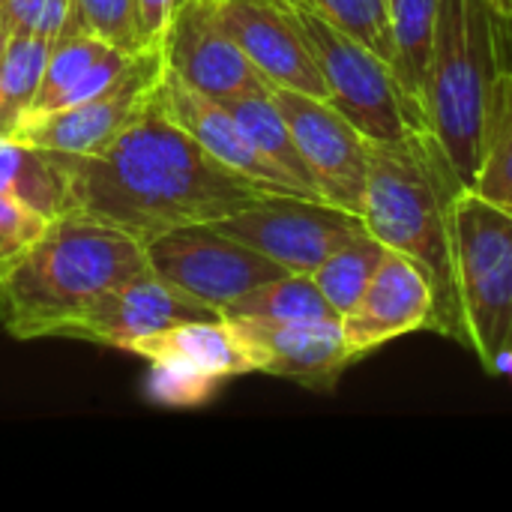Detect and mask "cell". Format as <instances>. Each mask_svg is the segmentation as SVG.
I'll return each instance as SVG.
<instances>
[{"label":"cell","instance_id":"6da1fadb","mask_svg":"<svg viewBox=\"0 0 512 512\" xmlns=\"http://www.w3.org/2000/svg\"><path fill=\"white\" fill-rule=\"evenodd\" d=\"M51 156L66 183L63 213L108 222L141 243L180 225L225 219L270 195L210 156L174 120L159 84L105 147Z\"/></svg>","mask_w":512,"mask_h":512},{"label":"cell","instance_id":"7a4b0ae2","mask_svg":"<svg viewBox=\"0 0 512 512\" xmlns=\"http://www.w3.org/2000/svg\"><path fill=\"white\" fill-rule=\"evenodd\" d=\"M465 186L441 141L429 129H411L402 141L375 144L369 162L366 228L393 252L417 261L435 288L432 333L465 342L456 294L453 204Z\"/></svg>","mask_w":512,"mask_h":512},{"label":"cell","instance_id":"3957f363","mask_svg":"<svg viewBox=\"0 0 512 512\" xmlns=\"http://www.w3.org/2000/svg\"><path fill=\"white\" fill-rule=\"evenodd\" d=\"M512 21L492 0H441L426 129L474 189L512 99Z\"/></svg>","mask_w":512,"mask_h":512},{"label":"cell","instance_id":"277c9868","mask_svg":"<svg viewBox=\"0 0 512 512\" xmlns=\"http://www.w3.org/2000/svg\"><path fill=\"white\" fill-rule=\"evenodd\" d=\"M132 234L78 213H60L0 276V324L15 339H60L102 294L144 273Z\"/></svg>","mask_w":512,"mask_h":512},{"label":"cell","instance_id":"5b68a950","mask_svg":"<svg viewBox=\"0 0 512 512\" xmlns=\"http://www.w3.org/2000/svg\"><path fill=\"white\" fill-rule=\"evenodd\" d=\"M453 258L462 345L489 375H504L512 366V210L462 189L453 204Z\"/></svg>","mask_w":512,"mask_h":512},{"label":"cell","instance_id":"8992f818","mask_svg":"<svg viewBox=\"0 0 512 512\" xmlns=\"http://www.w3.org/2000/svg\"><path fill=\"white\" fill-rule=\"evenodd\" d=\"M294 12L327 84V102L345 114L369 141H402L414 126L408 120V108L390 63L351 33L321 18L312 6Z\"/></svg>","mask_w":512,"mask_h":512},{"label":"cell","instance_id":"52a82bcc","mask_svg":"<svg viewBox=\"0 0 512 512\" xmlns=\"http://www.w3.org/2000/svg\"><path fill=\"white\" fill-rule=\"evenodd\" d=\"M144 252L159 279L216 312L288 273L258 249L219 231L213 222L171 228L144 243Z\"/></svg>","mask_w":512,"mask_h":512},{"label":"cell","instance_id":"ba28073f","mask_svg":"<svg viewBox=\"0 0 512 512\" xmlns=\"http://www.w3.org/2000/svg\"><path fill=\"white\" fill-rule=\"evenodd\" d=\"M213 225L288 273H315L336 249L369 231L360 213L303 195H264Z\"/></svg>","mask_w":512,"mask_h":512},{"label":"cell","instance_id":"9c48e42d","mask_svg":"<svg viewBox=\"0 0 512 512\" xmlns=\"http://www.w3.org/2000/svg\"><path fill=\"white\" fill-rule=\"evenodd\" d=\"M324 201L363 216L372 141L327 99L270 87Z\"/></svg>","mask_w":512,"mask_h":512},{"label":"cell","instance_id":"30bf717a","mask_svg":"<svg viewBox=\"0 0 512 512\" xmlns=\"http://www.w3.org/2000/svg\"><path fill=\"white\" fill-rule=\"evenodd\" d=\"M165 75V54L162 48H141L129 69L102 93L45 114H24L15 126V138L63 156H84L105 147L141 99L162 81Z\"/></svg>","mask_w":512,"mask_h":512},{"label":"cell","instance_id":"8fae6325","mask_svg":"<svg viewBox=\"0 0 512 512\" xmlns=\"http://www.w3.org/2000/svg\"><path fill=\"white\" fill-rule=\"evenodd\" d=\"M165 69L192 90L228 102L243 93L270 90L267 78L225 30L216 0H183L162 39Z\"/></svg>","mask_w":512,"mask_h":512},{"label":"cell","instance_id":"7c38bea8","mask_svg":"<svg viewBox=\"0 0 512 512\" xmlns=\"http://www.w3.org/2000/svg\"><path fill=\"white\" fill-rule=\"evenodd\" d=\"M213 318H222V312L183 294L180 288L168 285L147 267L135 279L111 288L96 303H90L60 333V339H78V342L129 351L144 336L162 333L186 321H213Z\"/></svg>","mask_w":512,"mask_h":512},{"label":"cell","instance_id":"4fadbf2b","mask_svg":"<svg viewBox=\"0 0 512 512\" xmlns=\"http://www.w3.org/2000/svg\"><path fill=\"white\" fill-rule=\"evenodd\" d=\"M237 324L255 372L294 381L315 393H330L348 366L360 357L351 351L342 318L318 324H276L228 318Z\"/></svg>","mask_w":512,"mask_h":512},{"label":"cell","instance_id":"5bb4252c","mask_svg":"<svg viewBox=\"0 0 512 512\" xmlns=\"http://www.w3.org/2000/svg\"><path fill=\"white\" fill-rule=\"evenodd\" d=\"M216 12L270 87L327 99V84L294 9L267 0H216Z\"/></svg>","mask_w":512,"mask_h":512},{"label":"cell","instance_id":"9a60e30c","mask_svg":"<svg viewBox=\"0 0 512 512\" xmlns=\"http://www.w3.org/2000/svg\"><path fill=\"white\" fill-rule=\"evenodd\" d=\"M435 312V288L426 270L402 252L387 249L375 279L357 300V306L342 315V330L351 351L363 360L366 354L384 348L387 342L429 330Z\"/></svg>","mask_w":512,"mask_h":512},{"label":"cell","instance_id":"2e32d148","mask_svg":"<svg viewBox=\"0 0 512 512\" xmlns=\"http://www.w3.org/2000/svg\"><path fill=\"white\" fill-rule=\"evenodd\" d=\"M159 90L174 120L222 165H228L231 171H237L270 195H303V189L255 147L249 132L222 102L192 90L168 69L159 81Z\"/></svg>","mask_w":512,"mask_h":512},{"label":"cell","instance_id":"e0dca14e","mask_svg":"<svg viewBox=\"0 0 512 512\" xmlns=\"http://www.w3.org/2000/svg\"><path fill=\"white\" fill-rule=\"evenodd\" d=\"M138 51L117 48L105 39H99L90 30L63 36L54 42L39 93L27 114H45L60 111L69 105H78L105 87H111L135 60Z\"/></svg>","mask_w":512,"mask_h":512},{"label":"cell","instance_id":"ac0fdd59","mask_svg":"<svg viewBox=\"0 0 512 512\" xmlns=\"http://www.w3.org/2000/svg\"><path fill=\"white\" fill-rule=\"evenodd\" d=\"M129 354L147 363H174L195 375L213 378L219 384L255 372L246 342L237 324L228 318L186 321V324L168 327L162 333L138 339L129 348Z\"/></svg>","mask_w":512,"mask_h":512},{"label":"cell","instance_id":"d6986e66","mask_svg":"<svg viewBox=\"0 0 512 512\" xmlns=\"http://www.w3.org/2000/svg\"><path fill=\"white\" fill-rule=\"evenodd\" d=\"M438 6L441 0H390V69L414 129H426V84L438 36Z\"/></svg>","mask_w":512,"mask_h":512},{"label":"cell","instance_id":"ffe728a7","mask_svg":"<svg viewBox=\"0 0 512 512\" xmlns=\"http://www.w3.org/2000/svg\"><path fill=\"white\" fill-rule=\"evenodd\" d=\"M222 318H249V321H276V324L339 321L336 309L330 306L312 273H285L273 282H264L255 291L234 300L228 309H222Z\"/></svg>","mask_w":512,"mask_h":512},{"label":"cell","instance_id":"44dd1931","mask_svg":"<svg viewBox=\"0 0 512 512\" xmlns=\"http://www.w3.org/2000/svg\"><path fill=\"white\" fill-rule=\"evenodd\" d=\"M222 105L240 120V126L249 132L255 147L303 189L306 198L324 201L315 180H312V174H309V165H306V159H303V153H300V147H297V141L291 135V126H288L285 114L279 111L270 90L243 93V96H234V99H228Z\"/></svg>","mask_w":512,"mask_h":512},{"label":"cell","instance_id":"7402d4cb","mask_svg":"<svg viewBox=\"0 0 512 512\" xmlns=\"http://www.w3.org/2000/svg\"><path fill=\"white\" fill-rule=\"evenodd\" d=\"M0 189L48 219L60 216L66 204V183L54 156L15 135H0Z\"/></svg>","mask_w":512,"mask_h":512},{"label":"cell","instance_id":"603a6c76","mask_svg":"<svg viewBox=\"0 0 512 512\" xmlns=\"http://www.w3.org/2000/svg\"><path fill=\"white\" fill-rule=\"evenodd\" d=\"M51 48L54 42L39 33H9L0 57V123L9 135L39 93Z\"/></svg>","mask_w":512,"mask_h":512},{"label":"cell","instance_id":"cb8c5ba5","mask_svg":"<svg viewBox=\"0 0 512 512\" xmlns=\"http://www.w3.org/2000/svg\"><path fill=\"white\" fill-rule=\"evenodd\" d=\"M384 255H387V246L372 231H366V234L354 237L351 243H345L342 249H336L312 273L339 318L357 306V300L363 297V291L375 279Z\"/></svg>","mask_w":512,"mask_h":512},{"label":"cell","instance_id":"d4e9b609","mask_svg":"<svg viewBox=\"0 0 512 512\" xmlns=\"http://www.w3.org/2000/svg\"><path fill=\"white\" fill-rule=\"evenodd\" d=\"M309 6L321 18L351 33L354 39L378 51L390 63V51H393L390 0H309Z\"/></svg>","mask_w":512,"mask_h":512},{"label":"cell","instance_id":"484cf974","mask_svg":"<svg viewBox=\"0 0 512 512\" xmlns=\"http://www.w3.org/2000/svg\"><path fill=\"white\" fill-rule=\"evenodd\" d=\"M219 381L195 375L174 363H150L147 399L165 408H201L219 393Z\"/></svg>","mask_w":512,"mask_h":512},{"label":"cell","instance_id":"4316f807","mask_svg":"<svg viewBox=\"0 0 512 512\" xmlns=\"http://www.w3.org/2000/svg\"><path fill=\"white\" fill-rule=\"evenodd\" d=\"M48 222V216L0 189V276L39 240Z\"/></svg>","mask_w":512,"mask_h":512},{"label":"cell","instance_id":"83f0119b","mask_svg":"<svg viewBox=\"0 0 512 512\" xmlns=\"http://www.w3.org/2000/svg\"><path fill=\"white\" fill-rule=\"evenodd\" d=\"M78 12H81L84 30L96 33L99 39L126 51L144 48L138 36L135 0H78Z\"/></svg>","mask_w":512,"mask_h":512},{"label":"cell","instance_id":"f1b7e54d","mask_svg":"<svg viewBox=\"0 0 512 512\" xmlns=\"http://www.w3.org/2000/svg\"><path fill=\"white\" fill-rule=\"evenodd\" d=\"M474 189L486 195L489 201L512 210V99L489 144V153H486V162L480 168Z\"/></svg>","mask_w":512,"mask_h":512},{"label":"cell","instance_id":"f546056e","mask_svg":"<svg viewBox=\"0 0 512 512\" xmlns=\"http://www.w3.org/2000/svg\"><path fill=\"white\" fill-rule=\"evenodd\" d=\"M174 9H177V0H135L138 36L144 48H162Z\"/></svg>","mask_w":512,"mask_h":512},{"label":"cell","instance_id":"4dcf8cb0","mask_svg":"<svg viewBox=\"0 0 512 512\" xmlns=\"http://www.w3.org/2000/svg\"><path fill=\"white\" fill-rule=\"evenodd\" d=\"M45 0H0V18L9 33H36Z\"/></svg>","mask_w":512,"mask_h":512},{"label":"cell","instance_id":"1f68e13d","mask_svg":"<svg viewBox=\"0 0 512 512\" xmlns=\"http://www.w3.org/2000/svg\"><path fill=\"white\" fill-rule=\"evenodd\" d=\"M267 3H276V6H285V9H306L309 0H267Z\"/></svg>","mask_w":512,"mask_h":512},{"label":"cell","instance_id":"d6a6232c","mask_svg":"<svg viewBox=\"0 0 512 512\" xmlns=\"http://www.w3.org/2000/svg\"><path fill=\"white\" fill-rule=\"evenodd\" d=\"M6 42H9V27H6L3 18H0V57H3V51H6Z\"/></svg>","mask_w":512,"mask_h":512},{"label":"cell","instance_id":"836d02e7","mask_svg":"<svg viewBox=\"0 0 512 512\" xmlns=\"http://www.w3.org/2000/svg\"><path fill=\"white\" fill-rule=\"evenodd\" d=\"M492 3L498 6V12H504V15L512 21V0H492Z\"/></svg>","mask_w":512,"mask_h":512},{"label":"cell","instance_id":"e575fe53","mask_svg":"<svg viewBox=\"0 0 512 512\" xmlns=\"http://www.w3.org/2000/svg\"><path fill=\"white\" fill-rule=\"evenodd\" d=\"M0 135H9V132H6V126H3V123H0Z\"/></svg>","mask_w":512,"mask_h":512},{"label":"cell","instance_id":"d590c367","mask_svg":"<svg viewBox=\"0 0 512 512\" xmlns=\"http://www.w3.org/2000/svg\"><path fill=\"white\" fill-rule=\"evenodd\" d=\"M177 3H183V0H177Z\"/></svg>","mask_w":512,"mask_h":512}]
</instances>
